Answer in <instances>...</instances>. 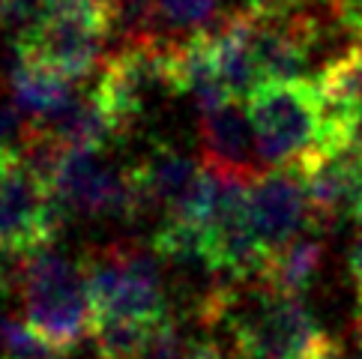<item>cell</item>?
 <instances>
[{"instance_id":"6da1fadb","label":"cell","mask_w":362,"mask_h":359,"mask_svg":"<svg viewBox=\"0 0 362 359\" xmlns=\"http://www.w3.org/2000/svg\"><path fill=\"white\" fill-rule=\"evenodd\" d=\"M24 320L48 348L69 353L93 332V305L84 269L72 266L51 246L28 252L21 276Z\"/></svg>"},{"instance_id":"7a4b0ae2","label":"cell","mask_w":362,"mask_h":359,"mask_svg":"<svg viewBox=\"0 0 362 359\" xmlns=\"http://www.w3.org/2000/svg\"><path fill=\"white\" fill-rule=\"evenodd\" d=\"M249 120L267 168H303L327 147L317 84L267 81L249 96Z\"/></svg>"},{"instance_id":"3957f363","label":"cell","mask_w":362,"mask_h":359,"mask_svg":"<svg viewBox=\"0 0 362 359\" xmlns=\"http://www.w3.org/2000/svg\"><path fill=\"white\" fill-rule=\"evenodd\" d=\"M81 269L87 281V297L93 305V320L168 317L159 254L138 246H108L90 254Z\"/></svg>"},{"instance_id":"277c9868","label":"cell","mask_w":362,"mask_h":359,"mask_svg":"<svg viewBox=\"0 0 362 359\" xmlns=\"http://www.w3.org/2000/svg\"><path fill=\"white\" fill-rule=\"evenodd\" d=\"M48 186L66 213L117 216V219H135L144 213L135 171H114L99 156V150L63 147Z\"/></svg>"},{"instance_id":"5b68a950","label":"cell","mask_w":362,"mask_h":359,"mask_svg":"<svg viewBox=\"0 0 362 359\" xmlns=\"http://www.w3.org/2000/svg\"><path fill=\"white\" fill-rule=\"evenodd\" d=\"M63 219V204L24 156H0V240L28 252L51 246Z\"/></svg>"},{"instance_id":"8992f818","label":"cell","mask_w":362,"mask_h":359,"mask_svg":"<svg viewBox=\"0 0 362 359\" xmlns=\"http://www.w3.org/2000/svg\"><path fill=\"white\" fill-rule=\"evenodd\" d=\"M249 210L267 252L281 249L317 222L300 168H267L257 174L249 183Z\"/></svg>"},{"instance_id":"52a82bcc","label":"cell","mask_w":362,"mask_h":359,"mask_svg":"<svg viewBox=\"0 0 362 359\" xmlns=\"http://www.w3.org/2000/svg\"><path fill=\"white\" fill-rule=\"evenodd\" d=\"M105 40L108 30L96 21L45 16L33 30L18 36V54L81 81L99 66Z\"/></svg>"},{"instance_id":"ba28073f","label":"cell","mask_w":362,"mask_h":359,"mask_svg":"<svg viewBox=\"0 0 362 359\" xmlns=\"http://www.w3.org/2000/svg\"><path fill=\"white\" fill-rule=\"evenodd\" d=\"M300 171L317 222L356 216L362 204V135L323 147Z\"/></svg>"},{"instance_id":"9c48e42d","label":"cell","mask_w":362,"mask_h":359,"mask_svg":"<svg viewBox=\"0 0 362 359\" xmlns=\"http://www.w3.org/2000/svg\"><path fill=\"white\" fill-rule=\"evenodd\" d=\"M201 144L204 162L218 165L225 171H234L249 180L267 171L261 150H257L249 111H243L234 99L201 114Z\"/></svg>"},{"instance_id":"30bf717a","label":"cell","mask_w":362,"mask_h":359,"mask_svg":"<svg viewBox=\"0 0 362 359\" xmlns=\"http://www.w3.org/2000/svg\"><path fill=\"white\" fill-rule=\"evenodd\" d=\"M9 93L33 123L54 117L57 111H63L78 96L72 78L42 66V63H36V60L21 57V54L9 72Z\"/></svg>"},{"instance_id":"8fae6325","label":"cell","mask_w":362,"mask_h":359,"mask_svg":"<svg viewBox=\"0 0 362 359\" xmlns=\"http://www.w3.org/2000/svg\"><path fill=\"white\" fill-rule=\"evenodd\" d=\"M320 264H323V240H317L315 234L305 230L296 240L284 242L281 249L269 252L257 278L279 293H296V297H303V290L315 281Z\"/></svg>"},{"instance_id":"7c38bea8","label":"cell","mask_w":362,"mask_h":359,"mask_svg":"<svg viewBox=\"0 0 362 359\" xmlns=\"http://www.w3.org/2000/svg\"><path fill=\"white\" fill-rule=\"evenodd\" d=\"M165 320V317H162ZM159 320H126V317H96L90 339L99 359H144L153 326Z\"/></svg>"},{"instance_id":"4fadbf2b","label":"cell","mask_w":362,"mask_h":359,"mask_svg":"<svg viewBox=\"0 0 362 359\" xmlns=\"http://www.w3.org/2000/svg\"><path fill=\"white\" fill-rule=\"evenodd\" d=\"M159 21L171 30H206L218 18L222 0H156Z\"/></svg>"},{"instance_id":"5bb4252c","label":"cell","mask_w":362,"mask_h":359,"mask_svg":"<svg viewBox=\"0 0 362 359\" xmlns=\"http://www.w3.org/2000/svg\"><path fill=\"white\" fill-rule=\"evenodd\" d=\"M33 132V120L18 108L12 93H0V156H24Z\"/></svg>"},{"instance_id":"9a60e30c","label":"cell","mask_w":362,"mask_h":359,"mask_svg":"<svg viewBox=\"0 0 362 359\" xmlns=\"http://www.w3.org/2000/svg\"><path fill=\"white\" fill-rule=\"evenodd\" d=\"M45 18V0H0V28L24 36Z\"/></svg>"},{"instance_id":"2e32d148","label":"cell","mask_w":362,"mask_h":359,"mask_svg":"<svg viewBox=\"0 0 362 359\" xmlns=\"http://www.w3.org/2000/svg\"><path fill=\"white\" fill-rule=\"evenodd\" d=\"M24 261H28V249H18V246H12V242L0 240V293L9 290L16 281L21 285Z\"/></svg>"},{"instance_id":"e0dca14e","label":"cell","mask_w":362,"mask_h":359,"mask_svg":"<svg viewBox=\"0 0 362 359\" xmlns=\"http://www.w3.org/2000/svg\"><path fill=\"white\" fill-rule=\"evenodd\" d=\"M317 359H362V341H329Z\"/></svg>"},{"instance_id":"ac0fdd59","label":"cell","mask_w":362,"mask_h":359,"mask_svg":"<svg viewBox=\"0 0 362 359\" xmlns=\"http://www.w3.org/2000/svg\"><path fill=\"white\" fill-rule=\"evenodd\" d=\"M183 359H230V356H228L222 348H218L216 341L201 339V341H192V344H189Z\"/></svg>"},{"instance_id":"d6986e66","label":"cell","mask_w":362,"mask_h":359,"mask_svg":"<svg viewBox=\"0 0 362 359\" xmlns=\"http://www.w3.org/2000/svg\"><path fill=\"white\" fill-rule=\"evenodd\" d=\"M347 266H351V276H354L356 288H359V293H362V228H359L356 242L351 246V254H347Z\"/></svg>"},{"instance_id":"ffe728a7","label":"cell","mask_w":362,"mask_h":359,"mask_svg":"<svg viewBox=\"0 0 362 359\" xmlns=\"http://www.w3.org/2000/svg\"><path fill=\"white\" fill-rule=\"evenodd\" d=\"M354 329H356V339L362 341V293H359V302H356V317H354Z\"/></svg>"}]
</instances>
